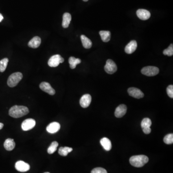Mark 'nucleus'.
<instances>
[{"label": "nucleus", "instance_id": "2eb2a0df", "mask_svg": "<svg viewBox=\"0 0 173 173\" xmlns=\"http://www.w3.org/2000/svg\"><path fill=\"white\" fill-rule=\"evenodd\" d=\"M126 111H127L126 106L125 105H121L118 106L115 109L114 114L117 117L121 118L126 113Z\"/></svg>", "mask_w": 173, "mask_h": 173}, {"label": "nucleus", "instance_id": "0eeeda50", "mask_svg": "<svg viewBox=\"0 0 173 173\" xmlns=\"http://www.w3.org/2000/svg\"><path fill=\"white\" fill-rule=\"evenodd\" d=\"M36 125V121L32 118L27 119L22 122L21 127L23 130L28 131L34 128Z\"/></svg>", "mask_w": 173, "mask_h": 173}, {"label": "nucleus", "instance_id": "a878e982", "mask_svg": "<svg viewBox=\"0 0 173 173\" xmlns=\"http://www.w3.org/2000/svg\"><path fill=\"white\" fill-rule=\"evenodd\" d=\"M8 61L9 60L7 58H5L0 61V72H3L6 70Z\"/></svg>", "mask_w": 173, "mask_h": 173}, {"label": "nucleus", "instance_id": "dca6fc26", "mask_svg": "<svg viewBox=\"0 0 173 173\" xmlns=\"http://www.w3.org/2000/svg\"><path fill=\"white\" fill-rule=\"evenodd\" d=\"M137 48V43L136 40H132L127 44L125 48V51L127 54H131L136 51Z\"/></svg>", "mask_w": 173, "mask_h": 173}, {"label": "nucleus", "instance_id": "f03ea898", "mask_svg": "<svg viewBox=\"0 0 173 173\" xmlns=\"http://www.w3.org/2000/svg\"><path fill=\"white\" fill-rule=\"evenodd\" d=\"M149 161V158L144 155H138L132 156L130 162L132 166L136 167H142Z\"/></svg>", "mask_w": 173, "mask_h": 173}, {"label": "nucleus", "instance_id": "6e6552de", "mask_svg": "<svg viewBox=\"0 0 173 173\" xmlns=\"http://www.w3.org/2000/svg\"><path fill=\"white\" fill-rule=\"evenodd\" d=\"M151 125V121L150 119L145 118L143 119L141 123V126L144 133L149 134L151 132V129L150 128Z\"/></svg>", "mask_w": 173, "mask_h": 173}, {"label": "nucleus", "instance_id": "ddd939ff", "mask_svg": "<svg viewBox=\"0 0 173 173\" xmlns=\"http://www.w3.org/2000/svg\"><path fill=\"white\" fill-rule=\"evenodd\" d=\"M60 124L56 122H53L50 123L46 127L47 132L51 134L56 133L60 129Z\"/></svg>", "mask_w": 173, "mask_h": 173}, {"label": "nucleus", "instance_id": "2f4dec72", "mask_svg": "<svg viewBox=\"0 0 173 173\" xmlns=\"http://www.w3.org/2000/svg\"><path fill=\"white\" fill-rule=\"evenodd\" d=\"M3 126L4 125L2 123H0V130H2L3 128Z\"/></svg>", "mask_w": 173, "mask_h": 173}, {"label": "nucleus", "instance_id": "9d476101", "mask_svg": "<svg viewBox=\"0 0 173 173\" xmlns=\"http://www.w3.org/2000/svg\"><path fill=\"white\" fill-rule=\"evenodd\" d=\"M127 92L130 96L136 99H141L144 96L143 93L140 89L136 88H130L128 89Z\"/></svg>", "mask_w": 173, "mask_h": 173}, {"label": "nucleus", "instance_id": "20e7f679", "mask_svg": "<svg viewBox=\"0 0 173 173\" xmlns=\"http://www.w3.org/2000/svg\"><path fill=\"white\" fill-rule=\"evenodd\" d=\"M141 72L144 75L148 76H153L157 75L159 73V69L157 67L148 66L143 68Z\"/></svg>", "mask_w": 173, "mask_h": 173}, {"label": "nucleus", "instance_id": "393cba45", "mask_svg": "<svg viewBox=\"0 0 173 173\" xmlns=\"http://www.w3.org/2000/svg\"><path fill=\"white\" fill-rule=\"evenodd\" d=\"M58 146V143L57 142H53L51 143L50 146H49L47 150L49 154H52L57 150V148Z\"/></svg>", "mask_w": 173, "mask_h": 173}, {"label": "nucleus", "instance_id": "5701e85b", "mask_svg": "<svg viewBox=\"0 0 173 173\" xmlns=\"http://www.w3.org/2000/svg\"><path fill=\"white\" fill-rule=\"evenodd\" d=\"M81 62V60L79 58H76L74 57H70L69 58V63L70 67L71 69H75L76 68L77 64Z\"/></svg>", "mask_w": 173, "mask_h": 173}, {"label": "nucleus", "instance_id": "bb28decb", "mask_svg": "<svg viewBox=\"0 0 173 173\" xmlns=\"http://www.w3.org/2000/svg\"><path fill=\"white\" fill-rule=\"evenodd\" d=\"M163 142L167 144H171L173 143V134H169L166 135L163 138Z\"/></svg>", "mask_w": 173, "mask_h": 173}, {"label": "nucleus", "instance_id": "39448f33", "mask_svg": "<svg viewBox=\"0 0 173 173\" xmlns=\"http://www.w3.org/2000/svg\"><path fill=\"white\" fill-rule=\"evenodd\" d=\"M64 62V59L60 55H56L52 56L48 61V65L50 67L55 68L59 65L60 63Z\"/></svg>", "mask_w": 173, "mask_h": 173}, {"label": "nucleus", "instance_id": "4468645a", "mask_svg": "<svg viewBox=\"0 0 173 173\" xmlns=\"http://www.w3.org/2000/svg\"><path fill=\"white\" fill-rule=\"evenodd\" d=\"M137 15L140 19L146 20L150 17V13L149 11L145 9H138L137 11Z\"/></svg>", "mask_w": 173, "mask_h": 173}, {"label": "nucleus", "instance_id": "423d86ee", "mask_svg": "<svg viewBox=\"0 0 173 173\" xmlns=\"http://www.w3.org/2000/svg\"><path fill=\"white\" fill-rule=\"evenodd\" d=\"M117 68L115 63L111 59L107 60L105 67V72L109 74H113L117 71Z\"/></svg>", "mask_w": 173, "mask_h": 173}, {"label": "nucleus", "instance_id": "72a5a7b5", "mask_svg": "<svg viewBox=\"0 0 173 173\" xmlns=\"http://www.w3.org/2000/svg\"><path fill=\"white\" fill-rule=\"evenodd\" d=\"M49 173V172H45V173Z\"/></svg>", "mask_w": 173, "mask_h": 173}, {"label": "nucleus", "instance_id": "c85d7f7f", "mask_svg": "<svg viewBox=\"0 0 173 173\" xmlns=\"http://www.w3.org/2000/svg\"><path fill=\"white\" fill-rule=\"evenodd\" d=\"M91 173H107V172L103 168L97 167L93 169L91 172Z\"/></svg>", "mask_w": 173, "mask_h": 173}, {"label": "nucleus", "instance_id": "c756f323", "mask_svg": "<svg viewBox=\"0 0 173 173\" xmlns=\"http://www.w3.org/2000/svg\"><path fill=\"white\" fill-rule=\"evenodd\" d=\"M167 93L170 98H173V86L172 85L168 86L167 89Z\"/></svg>", "mask_w": 173, "mask_h": 173}, {"label": "nucleus", "instance_id": "6ab92c4d", "mask_svg": "<svg viewBox=\"0 0 173 173\" xmlns=\"http://www.w3.org/2000/svg\"><path fill=\"white\" fill-rule=\"evenodd\" d=\"M101 144L105 150L109 151L112 149V143L109 138H101L100 141Z\"/></svg>", "mask_w": 173, "mask_h": 173}, {"label": "nucleus", "instance_id": "412c9836", "mask_svg": "<svg viewBox=\"0 0 173 173\" xmlns=\"http://www.w3.org/2000/svg\"><path fill=\"white\" fill-rule=\"evenodd\" d=\"M80 38L83 47L86 49H90L93 45L92 41L85 35H81Z\"/></svg>", "mask_w": 173, "mask_h": 173}, {"label": "nucleus", "instance_id": "7c9ffc66", "mask_svg": "<svg viewBox=\"0 0 173 173\" xmlns=\"http://www.w3.org/2000/svg\"><path fill=\"white\" fill-rule=\"evenodd\" d=\"M3 17L2 16V14H0V22H1L2 21V20H3Z\"/></svg>", "mask_w": 173, "mask_h": 173}, {"label": "nucleus", "instance_id": "473e14b6", "mask_svg": "<svg viewBox=\"0 0 173 173\" xmlns=\"http://www.w3.org/2000/svg\"><path fill=\"white\" fill-rule=\"evenodd\" d=\"M83 1L84 2H87L89 0H83Z\"/></svg>", "mask_w": 173, "mask_h": 173}, {"label": "nucleus", "instance_id": "f257e3e1", "mask_svg": "<svg viewBox=\"0 0 173 173\" xmlns=\"http://www.w3.org/2000/svg\"><path fill=\"white\" fill-rule=\"evenodd\" d=\"M29 113V110L26 106L14 105L10 108L9 114L14 118H19L27 115Z\"/></svg>", "mask_w": 173, "mask_h": 173}, {"label": "nucleus", "instance_id": "b1692460", "mask_svg": "<svg viewBox=\"0 0 173 173\" xmlns=\"http://www.w3.org/2000/svg\"><path fill=\"white\" fill-rule=\"evenodd\" d=\"M72 150H73V149L72 148H70V147H60L58 150V153L60 155L66 156L68 155L69 152H71Z\"/></svg>", "mask_w": 173, "mask_h": 173}, {"label": "nucleus", "instance_id": "1a4fd4ad", "mask_svg": "<svg viewBox=\"0 0 173 173\" xmlns=\"http://www.w3.org/2000/svg\"><path fill=\"white\" fill-rule=\"evenodd\" d=\"M15 168L19 172H25L30 170V164L23 161H19L15 163Z\"/></svg>", "mask_w": 173, "mask_h": 173}, {"label": "nucleus", "instance_id": "9b49d317", "mask_svg": "<svg viewBox=\"0 0 173 173\" xmlns=\"http://www.w3.org/2000/svg\"><path fill=\"white\" fill-rule=\"evenodd\" d=\"M39 88L43 92L47 93L51 95H53L56 93V91L53 89L50 84L46 82H43L39 85Z\"/></svg>", "mask_w": 173, "mask_h": 173}, {"label": "nucleus", "instance_id": "a211bd4d", "mask_svg": "<svg viewBox=\"0 0 173 173\" xmlns=\"http://www.w3.org/2000/svg\"><path fill=\"white\" fill-rule=\"evenodd\" d=\"M15 146V143L12 138H7L4 142V147L7 150L11 151L14 149Z\"/></svg>", "mask_w": 173, "mask_h": 173}, {"label": "nucleus", "instance_id": "f3484780", "mask_svg": "<svg viewBox=\"0 0 173 173\" xmlns=\"http://www.w3.org/2000/svg\"><path fill=\"white\" fill-rule=\"evenodd\" d=\"M41 43V39L39 37L36 36L33 38L28 43V47L32 48H38Z\"/></svg>", "mask_w": 173, "mask_h": 173}, {"label": "nucleus", "instance_id": "f8f14e48", "mask_svg": "<svg viewBox=\"0 0 173 173\" xmlns=\"http://www.w3.org/2000/svg\"><path fill=\"white\" fill-rule=\"evenodd\" d=\"M92 101V96L88 94L84 95L80 100V105L83 108H87Z\"/></svg>", "mask_w": 173, "mask_h": 173}, {"label": "nucleus", "instance_id": "4be33fe9", "mask_svg": "<svg viewBox=\"0 0 173 173\" xmlns=\"http://www.w3.org/2000/svg\"><path fill=\"white\" fill-rule=\"evenodd\" d=\"M101 40L105 43L110 41L111 39V32L109 31H101L99 32Z\"/></svg>", "mask_w": 173, "mask_h": 173}, {"label": "nucleus", "instance_id": "cd10ccee", "mask_svg": "<svg viewBox=\"0 0 173 173\" xmlns=\"http://www.w3.org/2000/svg\"><path fill=\"white\" fill-rule=\"evenodd\" d=\"M163 54L166 56H171L173 55V44H171L170 46H169L168 48L164 50L163 51Z\"/></svg>", "mask_w": 173, "mask_h": 173}, {"label": "nucleus", "instance_id": "aec40b11", "mask_svg": "<svg viewBox=\"0 0 173 173\" xmlns=\"http://www.w3.org/2000/svg\"><path fill=\"white\" fill-rule=\"evenodd\" d=\"M71 15L68 13H65L63 16L62 26L64 28H68L71 21Z\"/></svg>", "mask_w": 173, "mask_h": 173}, {"label": "nucleus", "instance_id": "7ed1b4c3", "mask_svg": "<svg viewBox=\"0 0 173 173\" xmlns=\"http://www.w3.org/2000/svg\"><path fill=\"white\" fill-rule=\"evenodd\" d=\"M23 78V75L20 72H15L11 74L7 80V84L10 87H14L19 84Z\"/></svg>", "mask_w": 173, "mask_h": 173}]
</instances>
